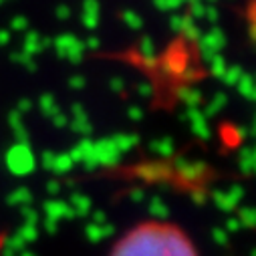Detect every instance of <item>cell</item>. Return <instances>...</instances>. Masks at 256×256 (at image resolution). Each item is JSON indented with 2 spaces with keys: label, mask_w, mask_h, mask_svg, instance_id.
Returning a JSON list of instances; mask_svg holds the SVG:
<instances>
[{
  "label": "cell",
  "mask_w": 256,
  "mask_h": 256,
  "mask_svg": "<svg viewBox=\"0 0 256 256\" xmlns=\"http://www.w3.org/2000/svg\"><path fill=\"white\" fill-rule=\"evenodd\" d=\"M109 256H198V250L182 228L150 220L125 232Z\"/></svg>",
  "instance_id": "obj_1"
},
{
  "label": "cell",
  "mask_w": 256,
  "mask_h": 256,
  "mask_svg": "<svg viewBox=\"0 0 256 256\" xmlns=\"http://www.w3.org/2000/svg\"><path fill=\"white\" fill-rule=\"evenodd\" d=\"M54 50L60 58L71 60V62H79L83 58V50L85 44L75 36V34H60L54 40Z\"/></svg>",
  "instance_id": "obj_2"
},
{
  "label": "cell",
  "mask_w": 256,
  "mask_h": 256,
  "mask_svg": "<svg viewBox=\"0 0 256 256\" xmlns=\"http://www.w3.org/2000/svg\"><path fill=\"white\" fill-rule=\"evenodd\" d=\"M200 50H202V54H204V58H212V56H216V54H220V50L224 48V44H226V36H224V32L218 28V26H212L206 34H202L200 38Z\"/></svg>",
  "instance_id": "obj_3"
},
{
  "label": "cell",
  "mask_w": 256,
  "mask_h": 256,
  "mask_svg": "<svg viewBox=\"0 0 256 256\" xmlns=\"http://www.w3.org/2000/svg\"><path fill=\"white\" fill-rule=\"evenodd\" d=\"M170 24H172L174 30H178L180 34H184V36H188V38H192V40H198V38L202 36L200 28L196 26V22L192 20L190 16H180V14H176V16H172Z\"/></svg>",
  "instance_id": "obj_4"
},
{
  "label": "cell",
  "mask_w": 256,
  "mask_h": 256,
  "mask_svg": "<svg viewBox=\"0 0 256 256\" xmlns=\"http://www.w3.org/2000/svg\"><path fill=\"white\" fill-rule=\"evenodd\" d=\"M188 121H190L192 130H194L196 136H200V138H208L210 136V127H208L206 115L200 109H188Z\"/></svg>",
  "instance_id": "obj_5"
},
{
  "label": "cell",
  "mask_w": 256,
  "mask_h": 256,
  "mask_svg": "<svg viewBox=\"0 0 256 256\" xmlns=\"http://www.w3.org/2000/svg\"><path fill=\"white\" fill-rule=\"evenodd\" d=\"M46 46H48V38H44V36L38 34V32H28L26 38H24V48H22V52H26V54H30V56H36V54H40Z\"/></svg>",
  "instance_id": "obj_6"
},
{
  "label": "cell",
  "mask_w": 256,
  "mask_h": 256,
  "mask_svg": "<svg viewBox=\"0 0 256 256\" xmlns=\"http://www.w3.org/2000/svg\"><path fill=\"white\" fill-rule=\"evenodd\" d=\"M71 125H73V130L79 132V134H89L91 132V125H89V115L87 111L81 107V105H75L73 111H71V117H69Z\"/></svg>",
  "instance_id": "obj_7"
},
{
  "label": "cell",
  "mask_w": 256,
  "mask_h": 256,
  "mask_svg": "<svg viewBox=\"0 0 256 256\" xmlns=\"http://www.w3.org/2000/svg\"><path fill=\"white\" fill-rule=\"evenodd\" d=\"M83 24L87 28H95L99 22V2L97 0H83V12H81Z\"/></svg>",
  "instance_id": "obj_8"
},
{
  "label": "cell",
  "mask_w": 256,
  "mask_h": 256,
  "mask_svg": "<svg viewBox=\"0 0 256 256\" xmlns=\"http://www.w3.org/2000/svg\"><path fill=\"white\" fill-rule=\"evenodd\" d=\"M8 162H10V166L12 168H32V154L24 148V146H16L12 152H10V156H8ZM22 170V172H24Z\"/></svg>",
  "instance_id": "obj_9"
},
{
  "label": "cell",
  "mask_w": 256,
  "mask_h": 256,
  "mask_svg": "<svg viewBox=\"0 0 256 256\" xmlns=\"http://www.w3.org/2000/svg\"><path fill=\"white\" fill-rule=\"evenodd\" d=\"M180 99L188 105V109H198V105L202 103V95L198 89H182Z\"/></svg>",
  "instance_id": "obj_10"
},
{
  "label": "cell",
  "mask_w": 256,
  "mask_h": 256,
  "mask_svg": "<svg viewBox=\"0 0 256 256\" xmlns=\"http://www.w3.org/2000/svg\"><path fill=\"white\" fill-rule=\"evenodd\" d=\"M236 89H238L240 95H244L248 101L254 99V81H252V77H250L248 73H244V75L240 77V81L236 83Z\"/></svg>",
  "instance_id": "obj_11"
},
{
  "label": "cell",
  "mask_w": 256,
  "mask_h": 256,
  "mask_svg": "<svg viewBox=\"0 0 256 256\" xmlns=\"http://www.w3.org/2000/svg\"><path fill=\"white\" fill-rule=\"evenodd\" d=\"M40 111H42V115H46L48 119H52L60 109H58V105H56V101H54L52 95H42L40 97Z\"/></svg>",
  "instance_id": "obj_12"
},
{
  "label": "cell",
  "mask_w": 256,
  "mask_h": 256,
  "mask_svg": "<svg viewBox=\"0 0 256 256\" xmlns=\"http://www.w3.org/2000/svg\"><path fill=\"white\" fill-rule=\"evenodd\" d=\"M244 75V71L240 69V67H226V71H224V75H222V81L228 85V87H236V83L240 81V77Z\"/></svg>",
  "instance_id": "obj_13"
},
{
  "label": "cell",
  "mask_w": 256,
  "mask_h": 256,
  "mask_svg": "<svg viewBox=\"0 0 256 256\" xmlns=\"http://www.w3.org/2000/svg\"><path fill=\"white\" fill-rule=\"evenodd\" d=\"M12 60L18 62V65H22L26 71H36L34 56H30V54H26V52H14V54H12Z\"/></svg>",
  "instance_id": "obj_14"
},
{
  "label": "cell",
  "mask_w": 256,
  "mask_h": 256,
  "mask_svg": "<svg viewBox=\"0 0 256 256\" xmlns=\"http://www.w3.org/2000/svg\"><path fill=\"white\" fill-rule=\"evenodd\" d=\"M224 103H226V95L224 93H216L214 97H212V101L208 103V107H206V117L208 115H214V113H218L222 107H224Z\"/></svg>",
  "instance_id": "obj_15"
},
{
  "label": "cell",
  "mask_w": 256,
  "mask_h": 256,
  "mask_svg": "<svg viewBox=\"0 0 256 256\" xmlns=\"http://www.w3.org/2000/svg\"><path fill=\"white\" fill-rule=\"evenodd\" d=\"M226 60H224V56L222 54H216V56H212L210 58V71L216 75V77H220L222 79V75H224V71H226Z\"/></svg>",
  "instance_id": "obj_16"
},
{
  "label": "cell",
  "mask_w": 256,
  "mask_h": 256,
  "mask_svg": "<svg viewBox=\"0 0 256 256\" xmlns=\"http://www.w3.org/2000/svg\"><path fill=\"white\" fill-rule=\"evenodd\" d=\"M140 52H142V58H146L148 62H154V60H156V48H154L152 38H144V40H142Z\"/></svg>",
  "instance_id": "obj_17"
},
{
  "label": "cell",
  "mask_w": 256,
  "mask_h": 256,
  "mask_svg": "<svg viewBox=\"0 0 256 256\" xmlns=\"http://www.w3.org/2000/svg\"><path fill=\"white\" fill-rule=\"evenodd\" d=\"M123 20L130 24L132 28H136V30L142 28V24H144V18H142L136 10H125V12H123Z\"/></svg>",
  "instance_id": "obj_18"
},
{
  "label": "cell",
  "mask_w": 256,
  "mask_h": 256,
  "mask_svg": "<svg viewBox=\"0 0 256 256\" xmlns=\"http://www.w3.org/2000/svg\"><path fill=\"white\" fill-rule=\"evenodd\" d=\"M8 121H10V125H12V130H16V134L20 136V140H24V138H26V132H24V127H22V117H20V113H18V111H12L10 117H8Z\"/></svg>",
  "instance_id": "obj_19"
},
{
  "label": "cell",
  "mask_w": 256,
  "mask_h": 256,
  "mask_svg": "<svg viewBox=\"0 0 256 256\" xmlns=\"http://www.w3.org/2000/svg\"><path fill=\"white\" fill-rule=\"evenodd\" d=\"M154 4L160 8V10H178L184 6L182 0H154Z\"/></svg>",
  "instance_id": "obj_20"
},
{
  "label": "cell",
  "mask_w": 256,
  "mask_h": 256,
  "mask_svg": "<svg viewBox=\"0 0 256 256\" xmlns=\"http://www.w3.org/2000/svg\"><path fill=\"white\" fill-rule=\"evenodd\" d=\"M10 26H12V30H24L28 26V18L26 16H14Z\"/></svg>",
  "instance_id": "obj_21"
},
{
  "label": "cell",
  "mask_w": 256,
  "mask_h": 256,
  "mask_svg": "<svg viewBox=\"0 0 256 256\" xmlns=\"http://www.w3.org/2000/svg\"><path fill=\"white\" fill-rule=\"evenodd\" d=\"M127 115H130L132 121H142L144 119V109L138 107V105H132L130 109H127Z\"/></svg>",
  "instance_id": "obj_22"
},
{
  "label": "cell",
  "mask_w": 256,
  "mask_h": 256,
  "mask_svg": "<svg viewBox=\"0 0 256 256\" xmlns=\"http://www.w3.org/2000/svg\"><path fill=\"white\" fill-rule=\"evenodd\" d=\"M109 87H111L115 93H119V91H123V89H125V83H123L119 77H113V79L109 81Z\"/></svg>",
  "instance_id": "obj_23"
},
{
  "label": "cell",
  "mask_w": 256,
  "mask_h": 256,
  "mask_svg": "<svg viewBox=\"0 0 256 256\" xmlns=\"http://www.w3.org/2000/svg\"><path fill=\"white\" fill-rule=\"evenodd\" d=\"M69 85H71V89H83L85 87V79L79 75V77H73L71 81H69Z\"/></svg>",
  "instance_id": "obj_24"
},
{
  "label": "cell",
  "mask_w": 256,
  "mask_h": 256,
  "mask_svg": "<svg viewBox=\"0 0 256 256\" xmlns=\"http://www.w3.org/2000/svg\"><path fill=\"white\" fill-rule=\"evenodd\" d=\"M204 18H210V22H212V24H216V18H218V12H216V8H212V6H206V14H204Z\"/></svg>",
  "instance_id": "obj_25"
},
{
  "label": "cell",
  "mask_w": 256,
  "mask_h": 256,
  "mask_svg": "<svg viewBox=\"0 0 256 256\" xmlns=\"http://www.w3.org/2000/svg\"><path fill=\"white\" fill-rule=\"evenodd\" d=\"M69 14H71V10H69L67 4H62V6L56 8V16H58V18H69Z\"/></svg>",
  "instance_id": "obj_26"
},
{
  "label": "cell",
  "mask_w": 256,
  "mask_h": 256,
  "mask_svg": "<svg viewBox=\"0 0 256 256\" xmlns=\"http://www.w3.org/2000/svg\"><path fill=\"white\" fill-rule=\"evenodd\" d=\"M30 107H32V105H30V101H28V99H20V103H18V109H16V111H18V113H24V111H28Z\"/></svg>",
  "instance_id": "obj_27"
},
{
  "label": "cell",
  "mask_w": 256,
  "mask_h": 256,
  "mask_svg": "<svg viewBox=\"0 0 256 256\" xmlns=\"http://www.w3.org/2000/svg\"><path fill=\"white\" fill-rule=\"evenodd\" d=\"M8 40H10V30H0V46L8 44Z\"/></svg>",
  "instance_id": "obj_28"
},
{
  "label": "cell",
  "mask_w": 256,
  "mask_h": 256,
  "mask_svg": "<svg viewBox=\"0 0 256 256\" xmlns=\"http://www.w3.org/2000/svg\"><path fill=\"white\" fill-rule=\"evenodd\" d=\"M150 89H152L150 85H140V93H142V95H152V91H150Z\"/></svg>",
  "instance_id": "obj_29"
},
{
  "label": "cell",
  "mask_w": 256,
  "mask_h": 256,
  "mask_svg": "<svg viewBox=\"0 0 256 256\" xmlns=\"http://www.w3.org/2000/svg\"><path fill=\"white\" fill-rule=\"evenodd\" d=\"M91 48H95V46H99V40L97 38H89V42H87Z\"/></svg>",
  "instance_id": "obj_30"
},
{
  "label": "cell",
  "mask_w": 256,
  "mask_h": 256,
  "mask_svg": "<svg viewBox=\"0 0 256 256\" xmlns=\"http://www.w3.org/2000/svg\"><path fill=\"white\" fill-rule=\"evenodd\" d=\"M2 246H4V236L0 234V252H2Z\"/></svg>",
  "instance_id": "obj_31"
},
{
  "label": "cell",
  "mask_w": 256,
  "mask_h": 256,
  "mask_svg": "<svg viewBox=\"0 0 256 256\" xmlns=\"http://www.w3.org/2000/svg\"><path fill=\"white\" fill-rule=\"evenodd\" d=\"M4 2H6V0H0V4H4Z\"/></svg>",
  "instance_id": "obj_32"
}]
</instances>
